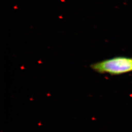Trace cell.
Returning <instances> with one entry per match:
<instances>
[{"label": "cell", "mask_w": 132, "mask_h": 132, "mask_svg": "<svg viewBox=\"0 0 132 132\" xmlns=\"http://www.w3.org/2000/svg\"><path fill=\"white\" fill-rule=\"evenodd\" d=\"M90 67L93 70L101 74L121 75L132 72V57H113L93 63Z\"/></svg>", "instance_id": "1"}]
</instances>
